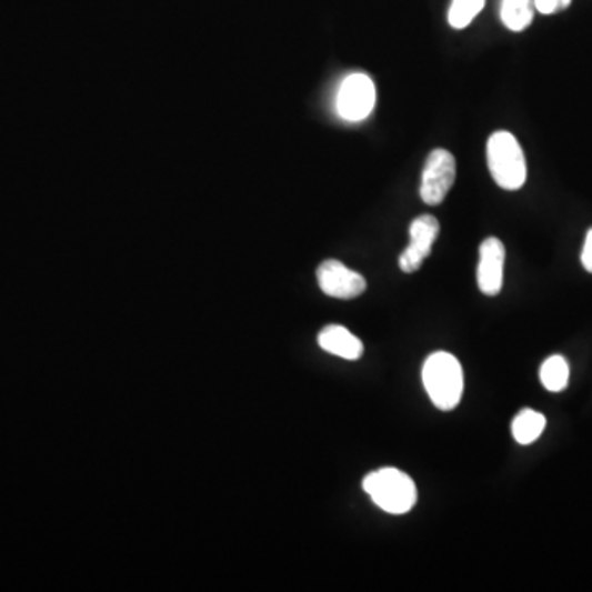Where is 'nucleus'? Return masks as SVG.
<instances>
[{
  "instance_id": "nucleus-1",
  "label": "nucleus",
  "mask_w": 592,
  "mask_h": 592,
  "mask_svg": "<svg viewBox=\"0 0 592 592\" xmlns=\"http://www.w3.org/2000/svg\"><path fill=\"white\" fill-rule=\"evenodd\" d=\"M422 379L431 402L441 412H451L460 405L464 392V372L461 362L450 352H434L424 361Z\"/></svg>"
},
{
  "instance_id": "nucleus-2",
  "label": "nucleus",
  "mask_w": 592,
  "mask_h": 592,
  "mask_svg": "<svg viewBox=\"0 0 592 592\" xmlns=\"http://www.w3.org/2000/svg\"><path fill=\"white\" fill-rule=\"evenodd\" d=\"M362 488L379 509L392 515L410 512L419 499L413 479L395 468H382L371 472L362 481Z\"/></svg>"
},
{
  "instance_id": "nucleus-3",
  "label": "nucleus",
  "mask_w": 592,
  "mask_h": 592,
  "mask_svg": "<svg viewBox=\"0 0 592 592\" xmlns=\"http://www.w3.org/2000/svg\"><path fill=\"white\" fill-rule=\"evenodd\" d=\"M488 165L499 187L516 191L525 184L526 162L515 136L505 130L494 132L488 142Z\"/></svg>"
},
{
  "instance_id": "nucleus-4",
  "label": "nucleus",
  "mask_w": 592,
  "mask_h": 592,
  "mask_svg": "<svg viewBox=\"0 0 592 592\" xmlns=\"http://www.w3.org/2000/svg\"><path fill=\"white\" fill-rule=\"evenodd\" d=\"M456 180V160L444 149H434L428 155L422 173L420 197L428 207H438L453 188Z\"/></svg>"
},
{
  "instance_id": "nucleus-5",
  "label": "nucleus",
  "mask_w": 592,
  "mask_h": 592,
  "mask_svg": "<svg viewBox=\"0 0 592 592\" xmlns=\"http://www.w3.org/2000/svg\"><path fill=\"white\" fill-rule=\"evenodd\" d=\"M375 86L368 74H349L338 91L339 118L348 122H361L374 111Z\"/></svg>"
},
{
  "instance_id": "nucleus-6",
  "label": "nucleus",
  "mask_w": 592,
  "mask_h": 592,
  "mask_svg": "<svg viewBox=\"0 0 592 592\" xmlns=\"http://www.w3.org/2000/svg\"><path fill=\"white\" fill-rule=\"evenodd\" d=\"M318 283L324 295L338 300H352L361 297L368 289V282L361 273L348 269L339 260H324L317 270Z\"/></svg>"
},
{
  "instance_id": "nucleus-7",
  "label": "nucleus",
  "mask_w": 592,
  "mask_h": 592,
  "mask_svg": "<svg viewBox=\"0 0 592 592\" xmlns=\"http://www.w3.org/2000/svg\"><path fill=\"white\" fill-rule=\"evenodd\" d=\"M440 235V222L434 215L423 214L410 224V244L399 259L400 270L413 273L420 270L431 254L434 241Z\"/></svg>"
},
{
  "instance_id": "nucleus-8",
  "label": "nucleus",
  "mask_w": 592,
  "mask_h": 592,
  "mask_svg": "<svg viewBox=\"0 0 592 592\" xmlns=\"http://www.w3.org/2000/svg\"><path fill=\"white\" fill-rule=\"evenodd\" d=\"M505 248L501 239L488 238L479 249L478 285L484 295L495 297L504 287Z\"/></svg>"
},
{
  "instance_id": "nucleus-9",
  "label": "nucleus",
  "mask_w": 592,
  "mask_h": 592,
  "mask_svg": "<svg viewBox=\"0 0 592 592\" xmlns=\"http://www.w3.org/2000/svg\"><path fill=\"white\" fill-rule=\"evenodd\" d=\"M318 344L323 351L345 359V361H358L364 354V344L361 339L354 337L348 328L339 327V324L324 328L318 334Z\"/></svg>"
},
{
  "instance_id": "nucleus-10",
  "label": "nucleus",
  "mask_w": 592,
  "mask_h": 592,
  "mask_svg": "<svg viewBox=\"0 0 592 592\" xmlns=\"http://www.w3.org/2000/svg\"><path fill=\"white\" fill-rule=\"evenodd\" d=\"M546 428V419L543 413L535 412L532 409L522 410L512 422V437L516 443L526 446L535 443Z\"/></svg>"
},
{
  "instance_id": "nucleus-11",
  "label": "nucleus",
  "mask_w": 592,
  "mask_h": 592,
  "mask_svg": "<svg viewBox=\"0 0 592 592\" xmlns=\"http://www.w3.org/2000/svg\"><path fill=\"white\" fill-rule=\"evenodd\" d=\"M535 16L533 0H504L502 2L501 19L504 26L512 32H522Z\"/></svg>"
},
{
  "instance_id": "nucleus-12",
  "label": "nucleus",
  "mask_w": 592,
  "mask_h": 592,
  "mask_svg": "<svg viewBox=\"0 0 592 592\" xmlns=\"http://www.w3.org/2000/svg\"><path fill=\"white\" fill-rule=\"evenodd\" d=\"M540 381L549 392H563L570 383V364L563 355H551L540 369Z\"/></svg>"
},
{
  "instance_id": "nucleus-13",
  "label": "nucleus",
  "mask_w": 592,
  "mask_h": 592,
  "mask_svg": "<svg viewBox=\"0 0 592 592\" xmlns=\"http://www.w3.org/2000/svg\"><path fill=\"white\" fill-rule=\"evenodd\" d=\"M484 3L485 0H453L448 12L450 26L456 30L465 29L484 9Z\"/></svg>"
},
{
  "instance_id": "nucleus-14",
  "label": "nucleus",
  "mask_w": 592,
  "mask_h": 592,
  "mask_svg": "<svg viewBox=\"0 0 592 592\" xmlns=\"http://www.w3.org/2000/svg\"><path fill=\"white\" fill-rule=\"evenodd\" d=\"M533 6L543 16L561 12L571 6V0H533Z\"/></svg>"
},
{
  "instance_id": "nucleus-15",
  "label": "nucleus",
  "mask_w": 592,
  "mask_h": 592,
  "mask_svg": "<svg viewBox=\"0 0 592 592\" xmlns=\"http://www.w3.org/2000/svg\"><path fill=\"white\" fill-rule=\"evenodd\" d=\"M581 262L584 269L592 273V228L588 231L586 241H584L583 252H581Z\"/></svg>"
}]
</instances>
